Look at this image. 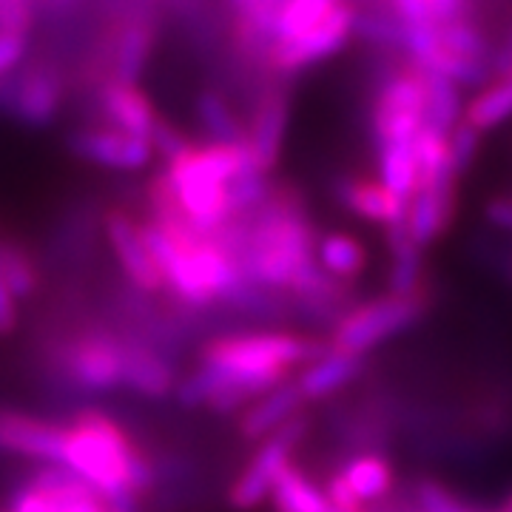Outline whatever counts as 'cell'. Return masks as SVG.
<instances>
[{
    "instance_id": "cell-21",
    "label": "cell",
    "mask_w": 512,
    "mask_h": 512,
    "mask_svg": "<svg viewBox=\"0 0 512 512\" xmlns=\"http://www.w3.org/2000/svg\"><path fill=\"white\" fill-rule=\"evenodd\" d=\"M316 262L330 279L342 285H353L367 268V248L350 234L330 231L316 242Z\"/></svg>"
},
{
    "instance_id": "cell-28",
    "label": "cell",
    "mask_w": 512,
    "mask_h": 512,
    "mask_svg": "<svg viewBox=\"0 0 512 512\" xmlns=\"http://www.w3.org/2000/svg\"><path fill=\"white\" fill-rule=\"evenodd\" d=\"M464 120L481 134L512 120V74L498 77L464 106Z\"/></svg>"
},
{
    "instance_id": "cell-41",
    "label": "cell",
    "mask_w": 512,
    "mask_h": 512,
    "mask_svg": "<svg viewBox=\"0 0 512 512\" xmlns=\"http://www.w3.org/2000/svg\"><path fill=\"white\" fill-rule=\"evenodd\" d=\"M498 512H501V510H498Z\"/></svg>"
},
{
    "instance_id": "cell-34",
    "label": "cell",
    "mask_w": 512,
    "mask_h": 512,
    "mask_svg": "<svg viewBox=\"0 0 512 512\" xmlns=\"http://www.w3.org/2000/svg\"><path fill=\"white\" fill-rule=\"evenodd\" d=\"M478 148H481V131L473 128L467 120H461L453 131H450V160L458 174H464L473 160L478 157Z\"/></svg>"
},
{
    "instance_id": "cell-22",
    "label": "cell",
    "mask_w": 512,
    "mask_h": 512,
    "mask_svg": "<svg viewBox=\"0 0 512 512\" xmlns=\"http://www.w3.org/2000/svg\"><path fill=\"white\" fill-rule=\"evenodd\" d=\"M268 501L274 512H328L330 507L325 487L293 461L276 478L274 493Z\"/></svg>"
},
{
    "instance_id": "cell-6",
    "label": "cell",
    "mask_w": 512,
    "mask_h": 512,
    "mask_svg": "<svg viewBox=\"0 0 512 512\" xmlns=\"http://www.w3.org/2000/svg\"><path fill=\"white\" fill-rule=\"evenodd\" d=\"M6 512H140V504L114 501L66 467L43 464L12 493Z\"/></svg>"
},
{
    "instance_id": "cell-16",
    "label": "cell",
    "mask_w": 512,
    "mask_h": 512,
    "mask_svg": "<svg viewBox=\"0 0 512 512\" xmlns=\"http://www.w3.org/2000/svg\"><path fill=\"white\" fill-rule=\"evenodd\" d=\"M288 117H291V94L282 86H268L256 97L245 146L251 151L254 163L259 165V171H265V174H271L279 163L285 131H288Z\"/></svg>"
},
{
    "instance_id": "cell-9",
    "label": "cell",
    "mask_w": 512,
    "mask_h": 512,
    "mask_svg": "<svg viewBox=\"0 0 512 512\" xmlns=\"http://www.w3.org/2000/svg\"><path fill=\"white\" fill-rule=\"evenodd\" d=\"M100 228H103V237L109 242L111 254L117 259L120 271L126 276L128 288L137 293H146L151 299L163 296V274H160L154 256L148 251L140 220H134L126 208H106L103 217H100Z\"/></svg>"
},
{
    "instance_id": "cell-14",
    "label": "cell",
    "mask_w": 512,
    "mask_h": 512,
    "mask_svg": "<svg viewBox=\"0 0 512 512\" xmlns=\"http://www.w3.org/2000/svg\"><path fill=\"white\" fill-rule=\"evenodd\" d=\"M458 174H444L433 183L421 185L407 202L404 228L421 251L436 245L456 220Z\"/></svg>"
},
{
    "instance_id": "cell-30",
    "label": "cell",
    "mask_w": 512,
    "mask_h": 512,
    "mask_svg": "<svg viewBox=\"0 0 512 512\" xmlns=\"http://www.w3.org/2000/svg\"><path fill=\"white\" fill-rule=\"evenodd\" d=\"M416 512H490L478 507L473 501H467L464 495L450 490L447 484H441L436 478H419L413 484V501Z\"/></svg>"
},
{
    "instance_id": "cell-40",
    "label": "cell",
    "mask_w": 512,
    "mask_h": 512,
    "mask_svg": "<svg viewBox=\"0 0 512 512\" xmlns=\"http://www.w3.org/2000/svg\"><path fill=\"white\" fill-rule=\"evenodd\" d=\"M328 504H330V501H328ZM328 512H365V510H350V507H333V504H330Z\"/></svg>"
},
{
    "instance_id": "cell-37",
    "label": "cell",
    "mask_w": 512,
    "mask_h": 512,
    "mask_svg": "<svg viewBox=\"0 0 512 512\" xmlns=\"http://www.w3.org/2000/svg\"><path fill=\"white\" fill-rule=\"evenodd\" d=\"M18 322V299H15L12 291L0 282V336H12V333L18 330Z\"/></svg>"
},
{
    "instance_id": "cell-10",
    "label": "cell",
    "mask_w": 512,
    "mask_h": 512,
    "mask_svg": "<svg viewBox=\"0 0 512 512\" xmlns=\"http://www.w3.org/2000/svg\"><path fill=\"white\" fill-rule=\"evenodd\" d=\"M66 148L83 163H92L106 171H120V174L143 171L154 160L151 140L100 123H83L72 128L66 137Z\"/></svg>"
},
{
    "instance_id": "cell-11",
    "label": "cell",
    "mask_w": 512,
    "mask_h": 512,
    "mask_svg": "<svg viewBox=\"0 0 512 512\" xmlns=\"http://www.w3.org/2000/svg\"><path fill=\"white\" fill-rule=\"evenodd\" d=\"M86 89L89 100V120L86 123H100V126L120 128L137 137H151V131L157 126L160 114L154 109L151 97L140 86H128L117 80H100Z\"/></svg>"
},
{
    "instance_id": "cell-24",
    "label": "cell",
    "mask_w": 512,
    "mask_h": 512,
    "mask_svg": "<svg viewBox=\"0 0 512 512\" xmlns=\"http://www.w3.org/2000/svg\"><path fill=\"white\" fill-rule=\"evenodd\" d=\"M339 476L345 478V484L362 504L384 501L396 481L393 464L379 453H359V456L348 458L345 467L339 470Z\"/></svg>"
},
{
    "instance_id": "cell-13",
    "label": "cell",
    "mask_w": 512,
    "mask_h": 512,
    "mask_svg": "<svg viewBox=\"0 0 512 512\" xmlns=\"http://www.w3.org/2000/svg\"><path fill=\"white\" fill-rule=\"evenodd\" d=\"M63 450V421L43 419L15 407H0V456L57 464Z\"/></svg>"
},
{
    "instance_id": "cell-25",
    "label": "cell",
    "mask_w": 512,
    "mask_h": 512,
    "mask_svg": "<svg viewBox=\"0 0 512 512\" xmlns=\"http://www.w3.org/2000/svg\"><path fill=\"white\" fill-rule=\"evenodd\" d=\"M424 72V86H427V120L424 126L436 128L441 134H450L453 128L464 120V103H461V89L444 74Z\"/></svg>"
},
{
    "instance_id": "cell-27",
    "label": "cell",
    "mask_w": 512,
    "mask_h": 512,
    "mask_svg": "<svg viewBox=\"0 0 512 512\" xmlns=\"http://www.w3.org/2000/svg\"><path fill=\"white\" fill-rule=\"evenodd\" d=\"M345 0H285L276 23L274 46H285L313 32L322 20H328Z\"/></svg>"
},
{
    "instance_id": "cell-17",
    "label": "cell",
    "mask_w": 512,
    "mask_h": 512,
    "mask_svg": "<svg viewBox=\"0 0 512 512\" xmlns=\"http://www.w3.org/2000/svg\"><path fill=\"white\" fill-rule=\"evenodd\" d=\"M302 410H305V399L296 382L279 384L239 413V436L245 441H265L268 436H274L276 430H282L288 421L302 416Z\"/></svg>"
},
{
    "instance_id": "cell-23",
    "label": "cell",
    "mask_w": 512,
    "mask_h": 512,
    "mask_svg": "<svg viewBox=\"0 0 512 512\" xmlns=\"http://www.w3.org/2000/svg\"><path fill=\"white\" fill-rule=\"evenodd\" d=\"M194 114L197 123L205 131L208 143H225V146H239L248 140V126L231 109L228 97L217 89H202L194 100Z\"/></svg>"
},
{
    "instance_id": "cell-33",
    "label": "cell",
    "mask_w": 512,
    "mask_h": 512,
    "mask_svg": "<svg viewBox=\"0 0 512 512\" xmlns=\"http://www.w3.org/2000/svg\"><path fill=\"white\" fill-rule=\"evenodd\" d=\"M151 148H154V154H160V160H163L165 165L174 163L177 157H183L188 148L194 146L188 137H185L180 128L174 126V123H168L165 117H160L157 120V126H154V131H151Z\"/></svg>"
},
{
    "instance_id": "cell-4",
    "label": "cell",
    "mask_w": 512,
    "mask_h": 512,
    "mask_svg": "<svg viewBox=\"0 0 512 512\" xmlns=\"http://www.w3.org/2000/svg\"><path fill=\"white\" fill-rule=\"evenodd\" d=\"M430 291H421L416 296H393L384 293L367 302H356L353 308L339 316V322L330 328L328 345L342 353L367 356L384 342L402 336L430 311Z\"/></svg>"
},
{
    "instance_id": "cell-12",
    "label": "cell",
    "mask_w": 512,
    "mask_h": 512,
    "mask_svg": "<svg viewBox=\"0 0 512 512\" xmlns=\"http://www.w3.org/2000/svg\"><path fill=\"white\" fill-rule=\"evenodd\" d=\"M353 23H356V9L350 3H342L328 20H322L313 32L305 37L274 46L268 55V66L276 74H296L308 69L313 63H322L336 52H342L353 37Z\"/></svg>"
},
{
    "instance_id": "cell-5",
    "label": "cell",
    "mask_w": 512,
    "mask_h": 512,
    "mask_svg": "<svg viewBox=\"0 0 512 512\" xmlns=\"http://www.w3.org/2000/svg\"><path fill=\"white\" fill-rule=\"evenodd\" d=\"M69 94V74L52 55L29 57L0 77V114L23 128H49L60 117Z\"/></svg>"
},
{
    "instance_id": "cell-19",
    "label": "cell",
    "mask_w": 512,
    "mask_h": 512,
    "mask_svg": "<svg viewBox=\"0 0 512 512\" xmlns=\"http://www.w3.org/2000/svg\"><path fill=\"white\" fill-rule=\"evenodd\" d=\"M365 373V356H353V353H342V350H328L313 359L311 365L302 367V373L293 379L302 399L305 402H322L336 393H342L345 387L359 382V376Z\"/></svg>"
},
{
    "instance_id": "cell-3",
    "label": "cell",
    "mask_w": 512,
    "mask_h": 512,
    "mask_svg": "<svg viewBox=\"0 0 512 512\" xmlns=\"http://www.w3.org/2000/svg\"><path fill=\"white\" fill-rule=\"evenodd\" d=\"M126 333L89 325L72 330L49 350V370L55 382L77 393H114L123 387Z\"/></svg>"
},
{
    "instance_id": "cell-29",
    "label": "cell",
    "mask_w": 512,
    "mask_h": 512,
    "mask_svg": "<svg viewBox=\"0 0 512 512\" xmlns=\"http://www.w3.org/2000/svg\"><path fill=\"white\" fill-rule=\"evenodd\" d=\"M0 282L15 299H32L40 291V265L20 242L0 239Z\"/></svg>"
},
{
    "instance_id": "cell-38",
    "label": "cell",
    "mask_w": 512,
    "mask_h": 512,
    "mask_svg": "<svg viewBox=\"0 0 512 512\" xmlns=\"http://www.w3.org/2000/svg\"><path fill=\"white\" fill-rule=\"evenodd\" d=\"M464 3L467 0H430V9H433L436 23L441 26V23H450V20H461Z\"/></svg>"
},
{
    "instance_id": "cell-36",
    "label": "cell",
    "mask_w": 512,
    "mask_h": 512,
    "mask_svg": "<svg viewBox=\"0 0 512 512\" xmlns=\"http://www.w3.org/2000/svg\"><path fill=\"white\" fill-rule=\"evenodd\" d=\"M484 220L498 231L512 234V197H490L484 205Z\"/></svg>"
},
{
    "instance_id": "cell-1",
    "label": "cell",
    "mask_w": 512,
    "mask_h": 512,
    "mask_svg": "<svg viewBox=\"0 0 512 512\" xmlns=\"http://www.w3.org/2000/svg\"><path fill=\"white\" fill-rule=\"evenodd\" d=\"M60 467L114 501H143L160 481V467L106 410H77L63 421Z\"/></svg>"
},
{
    "instance_id": "cell-35",
    "label": "cell",
    "mask_w": 512,
    "mask_h": 512,
    "mask_svg": "<svg viewBox=\"0 0 512 512\" xmlns=\"http://www.w3.org/2000/svg\"><path fill=\"white\" fill-rule=\"evenodd\" d=\"M26 60H29V35L0 32V77L12 74Z\"/></svg>"
},
{
    "instance_id": "cell-39",
    "label": "cell",
    "mask_w": 512,
    "mask_h": 512,
    "mask_svg": "<svg viewBox=\"0 0 512 512\" xmlns=\"http://www.w3.org/2000/svg\"><path fill=\"white\" fill-rule=\"evenodd\" d=\"M490 69H493V77H507V74H512V32L501 43V49L493 52V57H490Z\"/></svg>"
},
{
    "instance_id": "cell-8",
    "label": "cell",
    "mask_w": 512,
    "mask_h": 512,
    "mask_svg": "<svg viewBox=\"0 0 512 512\" xmlns=\"http://www.w3.org/2000/svg\"><path fill=\"white\" fill-rule=\"evenodd\" d=\"M308 430H311V419L302 413L288 421L282 430H276L274 436L259 441L256 453L248 458V464L239 470V476L228 490V504L239 512H251L259 504H265L274 493L276 478L291 464L293 453L305 441Z\"/></svg>"
},
{
    "instance_id": "cell-18",
    "label": "cell",
    "mask_w": 512,
    "mask_h": 512,
    "mask_svg": "<svg viewBox=\"0 0 512 512\" xmlns=\"http://www.w3.org/2000/svg\"><path fill=\"white\" fill-rule=\"evenodd\" d=\"M336 200L348 208L353 217L373 222V225H399L407 217V202L396 197L390 188H384L379 180L367 177H342L336 183Z\"/></svg>"
},
{
    "instance_id": "cell-26",
    "label": "cell",
    "mask_w": 512,
    "mask_h": 512,
    "mask_svg": "<svg viewBox=\"0 0 512 512\" xmlns=\"http://www.w3.org/2000/svg\"><path fill=\"white\" fill-rule=\"evenodd\" d=\"M376 154H379V183L404 202H410V197L419 191V163L413 143L376 148Z\"/></svg>"
},
{
    "instance_id": "cell-15",
    "label": "cell",
    "mask_w": 512,
    "mask_h": 512,
    "mask_svg": "<svg viewBox=\"0 0 512 512\" xmlns=\"http://www.w3.org/2000/svg\"><path fill=\"white\" fill-rule=\"evenodd\" d=\"M177 365L174 356H168L165 350L151 345L146 339H140L137 333L126 330V365H123V390L148 399V402H160L174 396L177 390Z\"/></svg>"
},
{
    "instance_id": "cell-32",
    "label": "cell",
    "mask_w": 512,
    "mask_h": 512,
    "mask_svg": "<svg viewBox=\"0 0 512 512\" xmlns=\"http://www.w3.org/2000/svg\"><path fill=\"white\" fill-rule=\"evenodd\" d=\"M353 35L379 49H404V23L384 12H356Z\"/></svg>"
},
{
    "instance_id": "cell-20",
    "label": "cell",
    "mask_w": 512,
    "mask_h": 512,
    "mask_svg": "<svg viewBox=\"0 0 512 512\" xmlns=\"http://www.w3.org/2000/svg\"><path fill=\"white\" fill-rule=\"evenodd\" d=\"M384 245L390 251V274H387V293L393 296H416L430 291L424 282V251L410 239L404 222L384 228Z\"/></svg>"
},
{
    "instance_id": "cell-2",
    "label": "cell",
    "mask_w": 512,
    "mask_h": 512,
    "mask_svg": "<svg viewBox=\"0 0 512 512\" xmlns=\"http://www.w3.org/2000/svg\"><path fill=\"white\" fill-rule=\"evenodd\" d=\"M328 350V342L291 330H237L214 336L200 350V365L254 387L259 396L288 382L296 367H308Z\"/></svg>"
},
{
    "instance_id": "cell-31",
    "label": "cell",
    "mask_w": 512,
    "mask_h": 512,
    "mask_svg": "<svg viewBox=\"0 0 512 512\" xmlns=\"http://www.w3.org/2000/svg\"><path fill=\"white\" fill-rule=\"evenodd\" d=\"M439 43L447 49V52H453V55L461 57H470V60H484V63H490V43H487V37L484 32H478V26H473L470 20H450V23H441L439 26Z\"/></svg>"
},
{
    "instance_id": "cell-7",
    "label": "cell",
    "mask_w": 512,
    "mask_h": 512,
    "mask_svg": "<svg viewBox=\"0 0 512 512\" xmlns=\"http://www.w3.org/2000/svg\"><path fill=\"white\" fill-rule=\"evenodd\" d=\"M424 120H427V86L419 66L407 63L384 74L370 114L373 146L413 143L424 128Z\"/></svg>"
}]
</instances>
